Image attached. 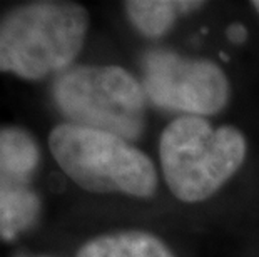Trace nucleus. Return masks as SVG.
Wrapping results in <instances>:
<instances>
[{
  "label": "nucleus",
  "instance_id": "nucleus-1",
  "mask_svg": "<svg viewBox=\"0 0 259 257\" xmlns=\"http://www.w3.org/2000/svg\"><path fill=\"white\" fill-rule=\"evenodd\" d=\"M87 30L89 14L75 2L20 5L0 20V72L27 80L65 72L84 47Z\"/></svg>",
  "mask_w": 259,
  "mask_h": 257
},
{
  "label": "nucleus",
  "instance_id": "nucleus-10",
  "mask_svg": "<svg viewBox=\"0 0 259 257\" xmlns=\"http://www.w3.org/2000/svg\"><path fill=\"white\" fill-rule=\"evenodd\" d=\"M228 39L233 43H242L247 39V30L242 24H233L228 27Z\"/></svg>",
  "mask_w": 259,
  "mask_h": 257
},
{
  "label": "nucleus",
  "instance_id": "nucleus-8",
  "mask_svg": "<svg viewBox=\"0 0 259 257\" xmlns=\"http://www.w3.org/2000/svg\"><path fill=\"white\" fill-rule=\"evenodd\" d=\"M204 2L192 0H129L125 14L137 32L147 39H161L172 29L179 15L201 9Z\"/></svg>",
  "mask_w": 259,
  "mask_h": 257
},
{
  "label": "nucleus",
  "instance_id": "nucleus-6",
  "mask_svg": "<svg viewBox=\"0 0 259 257\" xmlns=\"http://www.w3.org/2000/svg\"><path fill=\"white\" fill-rule=\"evenodd\" d=\"M77 257H176L166 244L144 231H124L94 237Z\"/></svg>",
  "mask_w": 259,
  "mask_h": 257
},
{
  "label": "nucleus",
  "instance_id": "nucleus-11",
  "mask_svg": "<svg viewBox=\"0 0 259 257\" xmlns=\"http://www.w3.org/2000/svg\"><path fill=\"white\" fill-rule=\"evenodd\" d=\"M252 7H254L256 12L259 14V0H254V2H252Z\"/></svg>",
  "mask_w": 259,
  "mask_h": 257
},
{
  "label": "nucleus",
  "instance_id": "nucleus-9",
  "mask_svg": "<svg viewBox=\"0 0 259 257\" xmlns=\"http://www.w3.org/2000/svg\"><path fill=\"white\" fill-rule=\"evenodd\" d=\"M38 159V145L27 130L20 127L0 129V179L29 184Z\"/></svg>",
  "mask_w": 259,
  "mask_h": 257
},
{
  "label": "nucleus",
  "instance_id": "nucleus-7",
  "mask_svg": "<svg viewBox=\"0 0 259 257\" xmlns=\"http://www.w3.org/2000/svg\"><path fill=\"white\" fill-rule=\"evenodd\" d=\"M40 197L29 184L0 179V237L12 240L40 216Z\"/></svg>",
  "mask_w": 259,
  "mask_h": 257
},
{
  "label": "nucleus",
  "instance_id": "nucleus-4",
  "mask_svg": "<svg viewBox=\"0 0 259 257\" xmlns=\"http://www.w3.org/2000/svg\"><path fill=\"white\" fill-rule=\"evenodd\" d=\"M54 100L70 124L139 139L146 127V94L117 65H77L57 77Z\"/></svg>",
  "mask_w": 259,
  "mask_h": 257
},
{
  "label": "nucleus",
  "instance_id": "nucleus-2",
  "mask_svg": "<svg viewBox=\"0 0 259 257\" xmlns=\"http://www.w3.org/2000/svg\"><path fill=\"white\" fill-rule=\"evenodd\" d=\"M247 142L233 125L212 127L204 117L179 116L164 127L159 159L169 190L183 202L212 197L239 171Z\"/></svg>",
  "mask_w": 259,
  "mask_h": 257
},
{
  "label": "nucleus",
  "instance_id": "nucleus-5",
  "mask_svg": "<svg viewBox=\"0 0 259 257\" xmlns=\"http://www.w3.org/2000/svg\"><path fill=\"white\" fill-rule=\"evenodd\" d=\"M142 70L146 99L159 109L206 117L221 112L229 102V80L224 70L209 59L152 48L142 57Z\"/></svg>",
  "mask_w": 259,
  "mask_h": 257
},
{
  "label": "nucleus",
  "instance_id": "nucleus-3",
  "mask_svg": "<svg viewBox=\"0 0 259 257\" xmlns=\"http://www.w3.org/2000/svg\"><path fill=\"white\" fill-rule=\"evenodd\" d=\"M49 149L65 176L89 192L147 199L157 190L154 162L119 135L67 122L51 132Z\"/></svg>",
  "mask_w": 259,
  "mask_h": 257
}]
</instances>
